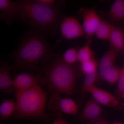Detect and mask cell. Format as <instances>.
<instances>
[{"instance_id":"6da1fadb","label":"cell","mask_w":124,"mask_h":124,"mask_svg":"<svg viewBox=\"0 0 124 124\" xmlns=\"http://www.w3.org/2000/svg\"><path fill=\"white\" fill-rule=\"evenodd\" d=\"M54 53L44 36L37 32L25 35L13 55V69L38 71V63L41 60H49Z\"/></svg>"},{"instance_id":"7a4b0ae2","label":"cell","mask_w":124,"mask_h":124,"mask_svg":"<svg viewBox=\"0 0 124 124\" xmlns=\"http://www.w3.org/2000/svg\"><path fill=\"white\" fill-rule=\"evenodd\" d=\"M16 108L12 116L13 121L20 119L36 121L48 124L51 118L46 113L47 93L39 86L15 91Z\"/></svg>"},{"instance_id":"3957f363","label":"cell","mask_w":124,"mask_h":124,"mask_svg":"<svg viewBox=\"0 0 124 124\" xmlns=\"http://www.w3.org/2000/svg\"><path fill=\"white\" fill-rule=\"evenodd\" d=\"M17 2L22 22L29 21L34 27L45 31H54L57 27L59 13L56 7L48 6L35 0Z\"/></svg>"},{"instance_id":"277c9868","label":"cell","mask_w":124,"mask_h":124,"mask_svg":"<svg viewBox=\"0 0 124 124\" xmlns=\"http://www.w3.org/2000/svg\"><path fill=\"white\" fill-rule=\"evenodd\" d=\"M46 78L49 92L73 95L77 91V70L74 65L66 63L58 58L46 69Z\"/></svg>"},{"instance_id":"5b68a950","label":"cell","mask_w":124,"mask_h":124,"mask_svg":"<svg viewBox=\"0 0 124 124\" xmlns=\"http://www.w3.org/2000/svg\"><path fill=\"white\" fill-rule=\"evenodd\" d=\"M77 103L69 98L62 97L57 92L51 93L48 103L49 110L54 113L60 112L69 115L75 116L78 113Z\"/></svg>"},{"instance_id":"8992f818","label":"cell","mask_w":124,"mask_h":124,"mask_svg":"<svg viewBox=\"0 0 124 124\" xmlns=\"http://www.w3.org/2000/svg\"><path fill=\"white\" fill-rule=\"evenodd\" d=\"M46 85V77L39 74L20 73L16 76L13 79L15 91H24L37 86L41 87Z\"/></svg>"},{"instance_id":"52a82bcc","label":"cell","mask_w":124,"mask_h":124,"mask_svg":"<svg viewBox=\"0 0 124 124\" xmlns=\"http://www.w3.org/2000/svg\"><path fill=\"white\" fill-rule=\"evenodd\" d=\"M61 34L67 40L80 38L85 35L82 25L75 17H65L60 24Z\"/></svg>"},{"instance_id":"ba28073f","label":"cell","mask_w":124,"mask_h":124,"mask_svg":"<svg viewBox=\"0 0 124 124\" xmlns=\"http://www.w3.org/2000/svg\"><path fill=\"white\" fill-rule=\"evenodd\" d=\"M88 93L100 104L106 107L121 109L124 107L123 103L107 91L93 85L89 90Z\"/></svg>"},{"instance_id":"9c48e42d","label":"cell","mask_w":124,"mask_h":124,"mask_svg":"<svg viewBox=\"0 0 124 124\" xmlns=\"http://www.w3.org/2000/svg\"><path fill=\"white\" fill-rule=\"evenodd\" d=\"M82 26L85 35L88 40L94 35L95 31L101 22V19L94 9H88L82 14Z\"/></svg>"},{"instance_id":"30bf717a","label":"cell","mask_w":124,"mask_h":124,"mask_svg":"<svg viewBox=\"0 0 124 124\" xmlns=\"http://www.w3.org/2000/svg\"><path fill=\"white\" fill-rule=\"evenodd\" d=\"M103 109L100 104L93 97L89 99L79 117V121L90 122L101 116Z\"/></svg>"},{"instance_id":"8fae6325","label":"cell","mask_w":124,"mask_h":124,"mask_svg":"<svg viewBox=\"0 0 124 124\" xmlns=\"http://www.w3.org/2000/svg\"><path fill=\"white\" fill-rule=\"evenodd\" d=\"M0 18L7 23H10L16 18L19 17L17 2L9 0H0Z\"/></svg>"},{"instance_id":"7c38bea8","label":"cell","mask_w":124,"mask_h":124,"mask_svg":"<svg viewBox=\"0 0 124 124\" xmlns=\"http://www.w3.org/2000/svg\"><path fill=\"white\" fill-rule=\"evenodd\" d=\"M117 53V52L110 48L101 58L98 65V75L100 79L102 80L105 74L115 65Z\"/></svg>"},{"instance_id":"4fadbf2b","label":"cell","mask_w":124,"mask_h":124,"mask_svg":"<svg viewBox=\"0 0 124 124\" xmlns=\"http://www.w3.org/2000/svg\"><path fill=\"white\" fill-rule=\"evenodd\" d=\"M0 90L6 93H10L15 90L13 79L10 73V67L5 62L2 63L0 66Z\"/></svg>"},{"instance_id":"5bb4252c","label":"cell","mask_w":124,"mask_h":124,"mask_svg":"<svg viewBox=\"0 0 124 124\" xmlns=\"http://www.w3.org/2000/svg\"><path fill=\"white\" fill-rule=\"evenodd\" d=\"M110 48L117 53L124 50V31L119 26H113L108 40Z\"/></svg>"},{"instance_id":"9a60e30c","label":"cell","mask_w":124,"mask_h":124,"mask_svg":"<svg viewBox=\"0 0 124 124\" xmlns=\"http://www.w3.org/2000/svg\"><path fill=\"white\" fill-rule=\"evenodd\" d=\"M98 76L97 72L85 75L84 80L78 100L77 103L78 106H81L85 94L86 93H88L89 90L94 85V83Z\"/></svg>"},{"instance_id":"2e32d148","label":"cell","mask_w":124,"mask_h":124,"mask_svg":"<svg viewBox=\"0 0 124 124\" xmlns=\"http://www.w3.org/2000/svg\"><path fill=\"white\" fill-rule=\"evenodd\" d=\"M108 17L113 22L124 20V0H116L114 1L108 13Z\"/></svg>"},{"instance_id":"e0dca14e","label":"cell","mask_w":124,"mask_h":124,"mask_svg":"<svg viewBox=\"0 0 124 124\" xmlns=\"http://www.w3.org/2000/svg\"><path fill=\"white\" fill-rule=\"evenodd\" d=\"M16 108L15 101L12 99L2 101L0 105V116L1 120L6 121L14 115Z\"/></svg>"},{"instance_id":"ac0fdd59","label":"cell","mask_w":124,"mask_h":124,"mask_svg":"<svg viewBox=\"0 0 124 124\" xmlns=\"http://www.w3.org/2000/svg\"><path fill=\"white\" fill-rule=\"evenodd\" d=\"M113 26L107 21L101 19L96 29L94 35L99 39L108 40Z\"/></svg>"},{"instance_id":"d6986e66","label":"cell","mask_w":124,"mask_h":124,"mask_svg":"<svg viewBox=\"0 0 124 124\" xmlns=\"http://www.w3.org/2000/svg\"><path fill=\"white\" fill-rule=\"evenodd\" d=\"M90 41L78 51V62L81 63L94 59L93 53L91 49Z\"/></svg>"},{"instance_id":"ffe728a7","label":"cell","mask_w":124,"mask_h":124,"mask_svg":"<svg viewBox=\"0 0 124 124\" xmlns=\"http://www.w3.org/2000/svg\"><path fill=\"white\" fill-rule=\"evenodd\" d=\"M120 70L121 68L114 65L105 74L103 77L102 80L111 85L115 84L119 79Z\"/></svg>"},{"instance_id":"44dd1931","label":"cell","mask_w":124,"mask_h":124,"mask_svg":"<svg viewBox=\"0 0 124 124\" xmlns=\"http://www.w3.org/2000/svg\"><path fill=\"white\" fill-rule=\"evenodd\" d=\"M80 68L83 75H85L97 72V63L95 59H91L80 63Z\"/></svg>"},{"instance_id":"7402d4cb","label":"cell","mask_w":124,"mask_h":124,"mask_svg":"<svg viewBox=\"0 0 124 124\" xmlns=\"http://www.w3.org/2000/svg\"><path fill=\"white\" fill-rule=\"evenodd\" d=\"M78 51L75 48L68 49L64 52L62 59L67 64L74 65L78 62Z\"/></svg>"},{"instance_id":"603a6c76","label":"cell","mask_w":124,"mask_h":124,"mask_svg":"<svg viewBox=\"0 0 124 124\" xmlns=\"http://www.w3.org/2000/svg\"><path fill=\"white\" fill-rule=\"evenodd\" d=\"M116 91L117 95L121 98L124 93V63L121 68L120 76L117 82Z\"/></svg>"},{"instance_id":"cb8c5ba5","label":"cell","mask_w":124,"mask_h":124,"mask_svg":"<svg viewBox=\"0 0 124 124\" xmlns=\"http://www.w3.org/2000/svg\"><path fill=\"white\" fill-rule=\"evenodd\" d=\"M54 120L52 124H69V123L60 112H56L54 114Z\"/></svg>"},{"instance_id":"d4e9b609","label":"cell","mask_w":124,"mask_h":124,"mask_svg":"<svg viewBox=\"0 0 124 124\" xmlns=\"http://www.w3.org/2000/svg\"><path fill=\"white\" fill-rule=\"evenodd\" d=\"M87 124H111L104 117L100 116L94 120L88 122Z\"/></svg>"},{"instance_id":"484cf974","label":"cell","mask_w":124,"mask_h":124,"mask_svg":"<svg viewBox=\"0 0 124 124\" xmlns=\"http://www.w3.org/2000/svg\"><path fill=\"white\" fill-rule=\"evenodd\" d=\"M37 2L49 6H55L56 1L54 0H35Z\"/></svg>"},{"instance_id":"4316f807","label":"cell","mask_w":124,"mask_h":124,"mask_svg":"<svg viewBox=\"0 0 124 124\" xmlns=\"http://www.w3.org/2000/svg\"><path fill=\"white\" fill-rule=\"evenodd\" d=\"M124 124L121 123V122H117V121H115L112 123V124Z\"/></svg>"},{"instance_id":"83f0119b","label":"cell","mask_w":124,"mask_h":124,"mask_svg":"<svg viewBox=\"0 0 124 124\" xmlns=\"http://www.w3.org/2000/svg\"><path fill=\"white\" fill-rule=\"evenodd\" d=\"M121 98H122V99L124 100V93L123 94H122V96H121Z\"/></svg>"},{"instance_id":"f1b7e54d","label":"cell","mask_w":124,"mask_h":124,"mask_svg":"<svg viewBox=\"0 0 124 124\" xmlns=\"http://www.w3.org/2000/svg\"></svg>"}]
</instances>
